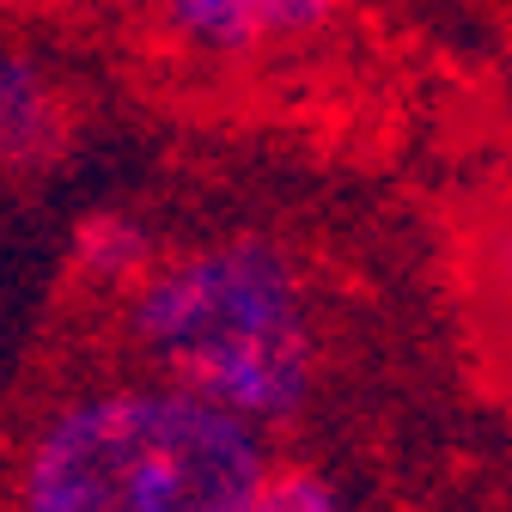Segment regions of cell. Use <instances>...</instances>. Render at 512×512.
Masks as SVG:
<instances>
[{
    "mask_svg": "<svg viewBox=\"0 0 512 512\" xmlns=\"http://www.w3.org/2000/svg\"><path fill=\"white\" fill-rule=\"evenodd\" d=\"M128 342L159 384L250 427L299 415L317 384L305 275L263 232H226L153 256L128 287Z\"/></svg>",
    "mask_w": 512,
    "mask_h": 512,
    "instance_id": "cell-1",
    "label": "cell"
},
{
    "mask_svg": "<svg viewBox=\"0 0 512 512\" xmlns=\"http://www.w3.org/2000/svg\"><path fill=\"white\" fill-rule=\"evenodd\" d=\"M269 470L250 427L177 384H116L55 409L19 476L25 512H244Z\"/></svg>",
    "mask_w": 512,
    "mask_h": 512,
    "instance_id": "cell-2",
    "label": "cell"
},
{
    "mask_svg": "<svg viewBox=\"0 0 512 512\" xmlns=\"http://www.w3.org/2000/svg\"><path fill=\"white\" fill-rule=\"evenodd\" d=\"M74 141V104L49 61L25 43H0V171H43Z\"/></svg>",
    "mask_w": 512,
    "mask_h": 512,
    "instance_id": "cell-3",
    "label": "cell"
},
{
    "mask_svg": "<svg viewBox=\"0 0 512 512\" xmlns=\"http://www.w3.org/2000/svg\"><path fill=\"white\" fill-rule=\"evenodd\" d=\"M165 31L202 61H250L263 49L256 0H159Z\"/></svg>",
    "mask_w": 512,
    "mask_h": 512,
    "instance_id": "cell-4",
    "label": "cell"
},
{
    "mask_svg": "<svg viewBox=\"0 0 512 512\" xmlns=\"http://www.w3.org/2000/svg\"><path fill=\"white\" fill-rule=\"evenodd\" d=\"M153 256L159 250H153V238H147V226L135 214H92L74 232V263H80V275L98 281V287H116V293L135 287L147 275Z\"/></svg>",
    "mask_w": 512,
    "mask_h": 512,
    "instance_id": "cell-5",
    "label": "cell"
},
{
    "mask_svg": "<svg viewBox=\"0 0 512 512\" xmlns=\"http://www.w3.org/2000/svg\"><path fill=\"white\" fill-rule=\"evenodd\" d=\"M336 13H342V0H256V31H263V49L305 43V37H324Z\"/></svg>",
    "mask_w": 512,
    "mask_h": 512,
    "instance_id": "cell-6",
    "label": "cell"
},
{
    "mask_svg": "<svg viewBox=\"0 0 512 512\" xmlns=\"http://www.w3.org/2000/svg\"><path fill=\"white\" fill-rule=\"evenodd\" d=\"M244 512H336V494L311 470H263Z\"/></svg>",
    "mask_w": 512,
    "mask_h": 512,
    "instance_id": "cell-7",
    "label": "cell"
}]
</instances>
